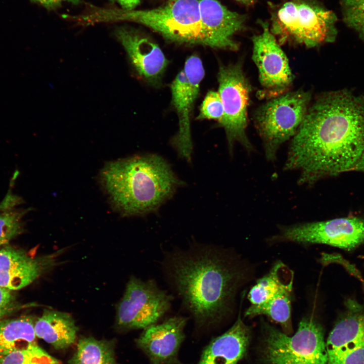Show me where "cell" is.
I'll list each match as a JSON object with an SVG mask.
<instances>
[{
  "instance_id": "31",
  "label": "cell",
  "mask_w": 364,
  "mask_h": 364,
  "mask_svg": "<svg viewBox=\"0 0 364 364\" xmlns=\"http://www.w3.org/2000/svg\"><path fill=\"white\" fill-rule=\"evenodd\" d=\"M118 3L122 9L125 10L135 9L140 4L141 0H109Z\"/></svg>"
},
{
  "instance_id": "20",
  "label": "cell",
  "mask_w": 364,
  "mask_h": 364,
  "mask_svg": "<svg viewBox=\"0 0 364 364\" xmlns=\"http://www.w3.org/2000/svg\"><path fill=\"white\" fill-rule=\"evenodd\" d=\"M35 321L32 315L0 320V355L36 343Z\"/></svg>"
},
{
  "instance_id": "13",
  "label": "cell",
  "mask_w": 364,
  "mask_h": 364,
  "mask_svg": "<svg viewBox=\"0 0 364 364\" xmlns=\"http://www.w3.org/2000/svg\"><path fill=\"white\" fill-rule=\"evenodd\" d=\"M262 32L252 37V59L259 71L263 95L284 94L291 85L294 76L288 59L267 23H260Z\"/></svg>"
},
{
  "instance_id": "6",
  "label": "cell",
  "mask_w": 364,
  "mask_h": 364,
  "mask_svg": "<svg viewBox=\"0 0 364 364\" xmlns=\"http://www.w3.org/2000/svg\"><path fill=\"white\" fill-rule=\"evenodd\" d=\"M311 93L303 89L284 93L259 107L254 122L265 157L274 161L280 146L292 138L307 113Z\"/></svg>"
},
{
  "instance_id": "11",
  "label": "cell",
  "mask_w": 364,
  "mask_h": 364,
  "mask_svg": "<svg viewBox=\"0 0 364 364\" xmlns=\"http://www.w3.org/2000/svg\"><path fill=\"white\" fill-rule=\"evenodd\" d=\"M277 239L302 244H323L350 250L364 244V219L343 217L284 226Z\"/></svg>"
},
{
  "instance_id": "3",
  "label": "cell",
  "mask_w": 364,
  "mask_h": 364,
  "mask_svg": "<svg viewBox=\"0 0 364 364\" xmlns=\"http://www.w3.org/2000/svg\"><path fill=\"white\" fill-rule=\"evenodd\" d=\"M100 178L113 206L124 216L157 211L184 184L164 158L151 154L109 162Z\"/></svg>"
},
{
  "instance_id": "19",
  "label": "cell",
  "mask_w": 364,
  "mask_h": 364,
  "mask_svg": "<svg viewBox=\"0 0 364 364\" xmlns=\"http://www.w3.org/2000/svg\"><path fill=\"white\" fill-rule=\"evenodd\" d=\"M78 328L68 313L46 309L36 320L34 330L37 337L52 345L56 349H63L73 344Z\"/></svg>"
},
{
  "instance_id": "29",
  "label": "cell",
  "mask_w": 364,
  "mask_h": 364,
  "mask_svg": "<svg viewBox=\"0 0 364 364\" xmlns=\"http://www.w3.org/2000/svg\"><path fill=\"white\" fill-rule=\"evenodd\" d=\"M21 202L17 196L8 193L3 200L0 203V212L5 209L15 207Z\"/></svg>"
},
{
  "instance_id": "25",
  "label": "cell",
  "mask_w": 364,
  "mask_h": 364,
  "mask_svg": "<svg viewBox=\"0 0 364 364\" xmlns=\"http://www.w3.org/2000/svg\"><path fill=\"white\" fill-rule=\"evenodd\" d=\"M29 210L12 207L0 212V247L23 232V217Z\"/></svg>"
},
{
  "instance_id": "15",
  "label": "cell",
  "mask_w": 364,
  "mask_h": 364,
  "mask_svg": "<svg viewBox=\"0 0 364 364\" xmlns=\"http://www.w3.org/2000/svg\"><path fill=\"white\" fill-rule=\"evenodd\" d=\"M114 34L124 48L138 74L151 85L158 86L168 64L158 45L129 27H118Z\"/></svg>"
},
{
  "instance_id": "17",
  "label": "cell",
  "mask_w": 364,
  "mask_h": 364,
  "mask_svg": "<svg viewBox=\"0 0 364 364\" xmlns=\"http://www.w3.org/2000/svg\"><path fill=\"white\" fill-rule=\"evenodd\" d=\"M202 26L218 49L236 51L238 43L233 36L244 27L246 17L231 11L217 0H198Z\"/></svg>"
},
{
  "instance_id": "16",
  "label": "cell",
  "mask_w": 364,
  "mask_h": 364,
  "mask_svg": "<svg viewBox=\"0 0 364 364\" xmlns=\"http://www.w3.org/2000/svg\"><path fill=\"white\" fill-rule=\"evenodd\" d=\"M187 321V317L174 316L144 329L136 344L151 364H178L177 354Z\"/></svg>"
},
{
  "instance_id": "21",
  "label": "cell",
  "mask_w": 364,
  "mask_h": 364,
  "mask_svg": "<svg viewBox=\"0 0 364 364\" xmlns=\"http://www.w3.org/2000/svg\"><path fill=\"white\" fill-rule=\"evenodd\" d=\"M69 364H115L112 341L82 337Z\"/></svg>"
},
{
  "instance_id": "35",
  "label": "cell",
  "mask_w": 364,
  "mask_h": 364,
  "mask_svg": "<svg viewBox=\"0 0 364 364\" xmlns=\"http://www.w3.org/2000/svg\"><path fill=\"white\" fill-rule=\"evenodd\" d=\"M234 364H236V363H234Z\"/></svg>"
},
{
  "instance_id": "5",
  "label": "cell",
  "mask_w": 364,
  "mask_h": 364,
  "mask_svg": "<svg viewBox=\"0 0 364 364\" xmlns=\"http://www.w3.org/2000/svg\"><path fill=\"white\" fill-rule=\"evenodd\" d=\"M270 7L269 29L281 42L311 48L336 39L337 17L318 0H289Z\"/></svg>"
},
{
  "instance_id": "10",
  "label": "cell",
  "mask_w": 364,
  "mask_h": 364,
  "mask_svg": "<svg viewBox=\"0 0 364 364\" xmlns=\"http://www.w3.org/2000/svg\"><path fill=\"white\" fill-rule=\"evenodd\" d=\"M204 74L201 60L193 55L170 84L171 103L178 119V131L171 143L178 156L188 162L191 161L193 151L191 116Z\"/></svg>"
},
{
  "instance_id": "26",
  "label": "cell",
  "mask_w": 364,
  "mask_h": 364,
  "mask_svg": "<svg viewBox=\"0 0 364 364\" xmlns=\"http://www.w3.org/2000/svg\"><path fill=\"white\" fill-rule=\"evenodd\" d=\"M343 20L364 40V0H341Z\"/></svg>"
},
{
  "instance_id": "30",
  "label": "cell",
  "mask_w": 364,
  "mask_h": 364,
  "mask_svg": "<svg viewBox=\"0 0 364 364\" xmlns=\"http://www.w3.org/2000/svg\"><path fill=\"white\" fill-rule=\"evenodd\" d=\"M31 1L39 4L48 9H54L60 7L63 2H68L69 0H31Z\"/></svg>"
},
{
  "instance_id": "34",
  "label": "cell",
  "mask_w": 364,
  "mask_h": 364,
  "mask_svg": "<svg viewBox=\"0 0 364 364\" xmlns=\"http://www.w3.org/2000/svg\"><path fill=\"white\" fill-rule=\"evenodd\" d=\"M80 1H81V0H69V2H70V3H73V4H78V3H79Z\"/></svg>"
},
{
  "instance_id": "32",
  "label": "cell",
  "mask_w": 364,
  "mask_h": 364,
  "mask_svg": "<svg viewBox=\"0 0 364 364\" xmlns=\"http://www.w3.org/2000/svg\"><path fill=\"white\" fill-rule=\"evenodd\" d=\"M352 170L359 171L364 173V154L354 166Z\"/></svg>"
},
{
  "instance_id": "28",
  "label": "cell",
  "mask_w": 364,
  "mask_h": 364,
  "mask_svg": "<svg viewBox=\"0 0 364 364\" xmlns=\"http://www.w3.org/2000/svg\"><path fill=\"white\" fill-rule=\"evenodd\" d=\"M13 291L0 287V320L29 306L21 303Z\"/></svg>"
},
{
  "instance_id": "27",
  "label": "cell",
  "mask_w": 364,
  "mask_h": 364,
  "mask_svg": "<svg viewBox=\"0 0 364 364\" xmlns=\"http://www.w3.org/2000/svg\"><path fill=\"white\" fill-rule=\"evenodd\" d=\"M223 115V107L218 92L209 91L203 101L197 119L214 120L220 124Z\"/></svg>"
},
{
  "instance_id": "23",
  "label": "cell",
  "mask_w": 364,
  "mask_h": 364,
  "mask_svg": "<svg viewBox=\"0 0 364 364\" xmlns=\"http://www.w3.org/2000/svg\"><path fill=\"white\" fill-rule=\"evenodd\" d=\"M284 267L282 262L276 263L267 275L257 281L248 294L251 304H262L282 291L292 287V280L287 283L282 279L281 274Z\"/></svg>"
},
{
  "instance_id": "14",
  "label": "cell",
  "mask_w": 364,
  "mask_h": 364,
  "mask_svg": "<svg viewBox=\"0 0 364 364\" xmlns=\"http://www.w3.org/2000/svg\"><path fill=\"white\" fill-rule=\"evenodd\" d=\"M62 250L35 257L10 246L0 249V287L12 291L32 283L57 265Z\"/></svg>"
},
{
  "instance_id": "9",
  "label": "cell",
  "mask_w": 364,
  "mask_h": 364,
  "mask_svg": "<svg viewBox=\"0 0 364 364\" xmlns=\"http://www.w3.org/2000/svg\"><path fill=\"white\" fill-rule=\"evenodd\" d=\"M172 299L154 280L144 281L132 276L117 306V327L129 330L155 324L169 310Z\"/></svg>"
},
{
  "instance_id": "8",
  "label": "cell",
  "mask_w": 364,
  "mask_h": 364,
  "mask_svg": "<svg viewBox=\"0 0 364 364\" xmlns=\"http://www.w3.org/2000/svg\"><path fill=\"white\" fill-rule=\"evenodd\" d=\"M218 93L224 115L219 124L224 129L230 154L234 144L239 143L248 152L254 148L246 134L247 109L251 90L243 70L242 61L220 65L217 74Z\"/></svg>"
},
{
  "instance_id": "4",
  "label": "cell",
  "mask_w": 364,
  "mask_h": 364,
  "mask_svg": "<svg viewBox=\"0 0 364 364\" xmlns=\"http://www.w3.org/2000/svg\"><path fill=\"white\" fill-rule=\"evenodd\" d=\"M82 24L128 21L142 24L165 39L180 44L202 45L218 49L201 22L198 0H167L147 10H125L91 6L81 15Z\"/></svg>"
},
{
  "instance_id": "1",
  "label": "cell",
  "mask_w": 364,
  "mask_h": 364,
  "mask_svg": "<svg viewBox=\"0 0 364 364\" xmlns=\"http://www.w3.org/2000/svg\"><path fill=\"white\" fill-rule=\"evenodd\" d=\"M364 154V96L343 89L325 93L309 105L292 138L284 170L311 186L352 170Z\"/></svg>"
},
{
  "instance_id": "33",
  "label": "cell",
  "mask_w": 364,
  "mask_h": 364,
  "mask_svg": "<svg viewBox=\"0 0 364 364\" xmlns=\"http://www.w3.org/2000/svg\"><path fill=\"white\" fill-rule=\"evenodd\" d=\"M245 4H250L253 3L254 0H237Z\"/></svg>"
},
{
  "instance_id": "18",
  "label": "cell",
  "mask_w": 364,
  "mask_h": 364,
  "mask_svg": "<svg viewBox=\"0 0 364 364\" xmlns=\"http://www.w3.org/2000/svg\"><path fill=\"white\" fill-rule=\"evenodd\" d=\"M250 333L239 315L226 332L213 339L203 350L197 364H234L244 356Z\"/></svg>"
},
{
  "instance_id": "2",
  "label": "cell",
  "mask_w": 364,
  "mask_h": 364,
  "mask_svg": "<svg viewBox=\"0 0 364 364\" xmlns=\"http://www.w3.org/2000/svg\"><path fill=\"white\" fill-rule=\"evenodd\" d=\"M162 267L197 327L216 325L231 311L243 274L225 250L214 245L193 244L166 252Z\"/></svg>"
},
{
  "instance_id": "12",
  "label": "cell",
  "mask_w": 364,
  "mask_h": 364,
  "mask_svg": "<svg viewBox=\"0 0 364 364\" xmlns=\"http://www.w3.org/2000/svg\"><path fill=\"white\" fill-rule=\"evenodd\" d=\"M327 339L326 364H364V307L348 299Z\"/></svg>"
},
{
  "instance_id": "7",
  "label": "cell",
  "mask_w": 364,
  "mask_h": 364,
  "mask_svg": "<svg viewBox=\"0 0 364 364\" xmlns=\"http://www.w3.org/2000/svg\"><path fill=\"white\" fill-rule=\"evenodd\" d=\"M265 356L269 364H326L327 354L322 327L312 317L303 318L289 336L267 323Z\"/></svg>"
},
{
  "instance_id": "24",
  "label": "cell",
  "mask_w": 364,
  "mask_h": 364,
  "mask_svg": "<svg viewBox=\"0 0 364 364\" xmlns=\"http://www.w3.org/2000/svg\"><path fill=\"white\" fill-rule=\"evenodd\" d=\"M0 364H60L36 343L15 350L9 353L0 355Z\"/></svg>"
},
{
  "instance_id": "22",
  "label": "cell",
  "mask_w": 364,
  "mask_h": 364,
  "mask_svg": "<svg viewBox=\"0 0 364 364\" xmlns=\"http://www.w3.org/2000/svg\"><path fill=\"white\" fill-rule=\"evenodd\" d=\"M292 288L285 289L266 302L252 305L246 310L245 315L252 317L266 315L281 324L286 333L291 328V292Z\"/></svg>"
}]
</instances>
